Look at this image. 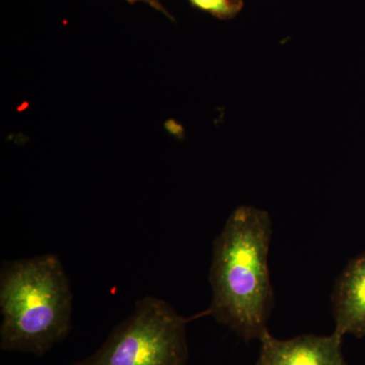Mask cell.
<instances>
[{
	"mask_svg": "<svg viewBox=\"0 0 365 365\" xmlns=\"http://www.w3.org/2000/svg\"><path fill=\"white\" fill-rule=\"evenodd\" d=\"M237 2H241L242 4V0H237Z\"/></svg>",
	"mask_w": 365,
	"mask_h": 365,
	"instance_id": "cell-8",
	"label": "cell"
},
{
	"mask_svg": "<svg viewBox=\"0 0 365 365\" xmlns=\"http://www.w3.org/2000/svg\"><path fill=\"white\" fill-rule=\"evenodd\" d=\"M272 222L266 211L241 206L213 244L210 313L246 340L265 337L273 306L268 256Z\"/></svg>",
	"mask_w": 365,
	"mask_h": 365,
	"instance_id": "cell-1",
	"label": "cell"
},
{
	"mask_svg": "<svg viewBox=\"0 0 365 365\" xmlns=\"http://www.w3.org/2000/svg\"><path fill=\"white\" fill-rule=\"evenodd\" d=\"M186 326L165 300L143 297L98 351L73 365H186Z\"/></svg>",
	"mask_w": 365,
	"mask_h": 365,
	"instance_id": "cell-3",
	"label": "cell"
},
{
	"mask_svg": "<svg viewBox=\"0 0 365 365\" xmlns=\"http://www.w3.org/2000/svg\"><path fill=\"white\" fill-rule=\"evenodd\" d=\"M0 346L43 355L71 331V282L56 255L6 261L0 270Z\"/></svg>",
	"mask_w": 365,
	"mask_h": 365,
	"instance_id": "cell-2",
	"label": "cell"
},
{
	"mask_svg": "<svg viewBox=\"0 0 365 365\" xmlns=\"http://www.w3.org/2000/svg\"><path fill=\"white\" fill-rule=\"evenodd\" d=\"M129 1H145L148 2V4H150V6L157 7V9H160V4H158L157 2L155 1V0H129Z\"/></svg>",
	"mask_w": 365,
	"mask_h": 365,
	"instance_id": "cell-7",
	"label": "cell"
},
{
	"mask_svg": "<svg viewBox=\"0 0 365 365\" xmlns=\"http://www.w3.org/2000/svg\"><path fill=\"white\" fill-rule=\"evenodd\" d=\"M335 333L365 336V252L341 274L332 297Z\"/></svg>",
	"mask_w": 365,
	"mask_h": 365,
	"instance_id": "cell-5",
	"label": "cell"
},
{
	"mask_svg": "<svg viewBox=\"0 0 365 365\" xmlns=\"http://www.w3.org/2000/svg\"><path fill=\"white\" fill-rule=\"evenodd\" d=\"M192 4L220 18H230L242 9L237 0H190Z\"/></svg>",
	"mask_w": 365,
	"mask_h": 365,
	"instance_id": "cell-6",
	"label": "cell"
},
{
	"mask_svg": "<svg viewBox=\"0 0 365 365\" xmlns=\"http://www.w3.org/2000/svg\"><path fill=\"white\" fill-rule=\"evenodd\" d=\"M342 336L304 335L279 340L269 333L260 341L257 365H347L342 353Z\"/></svg>",
	"mask_w": 365,
	"mask_h": 365,
	"instance_id": "cell-4",
	"label": "cell"
}]
</instances>
